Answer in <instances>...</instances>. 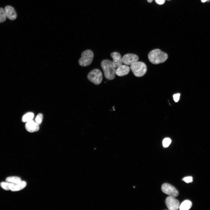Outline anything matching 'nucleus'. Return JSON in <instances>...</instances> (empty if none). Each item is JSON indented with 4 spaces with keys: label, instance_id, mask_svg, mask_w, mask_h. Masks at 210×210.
Returning a JSON list of instances; mask_svg holds the SVG:
<instances>
[{
    "label": "nucleus",
    "instance_id": "412c9836",
    "mask_svg": "<svg viewBox=\"0 0 210 210\" xmlns=\"http://www.w3.org/2000/svg\"><path fill=\"white\" fill-rule=\"evenodd\" d=\"M182 180L188 183L192 182L193 181V179L192 177H187L183 178Z\"/></svg>",
    "mask_w": 210,
    "mask_h": 210
},
{
    "label": "nucleus",
    "instance_id": "f03ea898",
    "mask_svg": "<svg viewBox=\"0 0 210 210\" xmlns=\"http://www.w3.org/2000/svg\"><path fill=\"white\" fill-rule=\"evenodd\" d=\"M101 66L105 78L110 80H114L115 77L116 68L114 66L112 61L108 60H104L101 62Z\"/></svg>",
    "mask_w": 210,
    "mask_h": 210
},
{
    "label": "nucleus",
    "instance_id": "5701e85b",
    "mask_svg": "<svg viewBox=\"0 0 210 210\" xmlns=\"http://www.w3.org/2000/svg\"><path fill=\"white\" fill-rule=\"evenodd\" d=\"M156 3L159 5H162L164 4L165 2V0H155Z\"/></svg>",
    "mask_w": 210,
    "mask_h": 210
},
{
    "label": "nucleus",
    "instance_id": "6e6552de",
    "mask_svg": "<svg viewBox=\"0 0 210 210\" xmlns=\"http://www.w3.org/2000/svg\"><path fill=\"white\" fill-rule=\"evenodd\" d=\"M123 63L126 65H131L138 61L139 57L136 55L128 54L125 55L122 58Z\"/></svg>",
    "mask_w": 210,
    "mask_h": 210
},
{
    "label": "nucleus",
    "instance_id": "1a4fd4ad",
    "mask_svg": "<svg viewBox=\"0 0 210 210\" xmlns=\"http://www.w3.org/2000/svg\"><path fill=\"white\" fill-rule=\"evenodd\" d=\"M110 56L113 59V65L116 68H118L122 65V58L119 53L114 52L112 53Z\"/></svg>",
    "mask_w": 210,
    "mask_h": 210
},
{
    "label": "nucleus",
    "instance_id": "39448f33",
    "mask_svg": "<svg viewBox=\"0 0 210 210\" xmlns=\"http://www.w3.org/2000/svg\"><path fill=\"white\" fill-rule=\"evenodd\" d=\"M87 78L91 82L95 85H98L100 84L102 81V73L100 70L95 69L89 73Z\"/></svg>",
    "mask_w": 210,
    "mask_h": 210
},
{
    "label": "nucleus",
    "instance_id": "f257e3e1",
    "mask_svg": "<svg viewBox=\"0 0 210 210\" xmlns=\"http://www.w3.org/2000/svg\"><path fill=\"white\" fill-rule=\"evenodd\" d=\"M148 58L151 63L157 65L165 61L168 59V55L160 50L157 49L153 50L149 52Z\"/></svg>",
    "mask_w": 210,
    "mask_h": 210
},
{
    "label": "nucleus",
    "instance_id": "4468645a",
    "mask_svg": "<svg viewBox=\"0 0 210 210\" xmlns=\"http://www.w3.org/2000/svg\"><path fill=\"white\" fill-rule=\"evenodd\" d=\"M192 206L191 202L188 200L183 201L180 205L179 209L180 210H188Z\"/></svg>",
    "mask_w": 210,
    "mask_h": 210
},
{
    "label": "nucleus",
    "instance_id": "dca6fc26",
    "mask_svg": "<svg viewBox=\"0 0 210 210\" xmlns=\"http://www.w3.org/2000/svg\"><path fill=\"white\" fill-rule=\"evenodd\" d=\"M34 117V114L32 112H29L23 117L22 121L23 122H27L32 120Z\"/></svg>",
    "mask_w": 210,
    "mask_h": 210
},
{
    "label": "nucleus",
    "instance_id": "f8f14e48",
    "mask_svg": "<svg viewBox=\"0 0 210 210\" xmlns=\"http://www.w3.org/2000/svg\"><path fill=\"white\" fill-rule=\"evenodd\" d=\"M130 69L129 67L126 65H121L116 70L115 74L119 76H123L129 73Z\"/></svg>",
    "mask_w": 210,
    "mask_h": 210
},
{
    "label": "nucleus",
    "instance_id": "9b49d317",
    "mask_svg": "<svg viewBox=\"0 0 210 210\" xmlns=\"http://www.w3.org/2000/svg\"><path fill=\"white\" fill-rule=\"evenodd\" d=\"M26 128L27 130L30 133L37 132L40 129L39 125L33 120L27 122Z\"/></svg>",
    "mask_w": 210,
    "mask_h": 210
},
{
    "label": "nucleus",
    "instance_id": "9d476101",
    "mask_svg": "<svg viewBox=\"0 0 210 210\" xmlns=\"http://www.w3.org/2000/svg\"><path fill=\"white\" fill-rule=\"evenodd\" d=\"M7 17L11 21L15 20L17 15L14 8L11 6H8L5 8Z\"/></svg>",
    "mask_w": 210,
    "mask_h": 210
},
{
    "label": "nucleus",
    "instance_id": "7ed1b4c3",
    "mask_svg": "<svg viewBox=\"0 0 210 210\" xmlns=\"http://www.w3.org/2000/svg\"><path fill=\"white\" fill-rule=\"evenodd\" d=\"M130 68L135 76L137 77L144 76L147 70L146 64L141 62L137 61L131 65Z\"/></svg>",
    "mask_w": 210,
    "mask_h": 210
},
{
    "label": "nucleus",
    "instance_id": "393cba45",
    "mask_svg": "<svg viewBox=\"0 0 210 210\" xmlns=\"http://www.w3.org/2000/svg\"><path fill=\"white\" fill-rule=\"evenodd\" d=\"M207 1V0H201V1L203 3H204Z\"/></svg>",
    "mask_w": 210,
    "mask_h": 210
},
{
    "label": "nucleus",
    "instance_id": "aec40b11",
    "mask_svg": "<svg viewBox=\"0 0 210 210\" xmlns=\"http://www.w3.org/2000/svg\"><path fill=\"white\" fill-rule=\"evenodd\" d=\"M43 119V114H39L37 116L36 119V122L39 125L42 123Z\"/></svg>",
    "mask_w": 210,
    "mask_h": 210
},
{
    "label": "nucleus",
    "instance_id": "0eeeda50",
    "mask_svg": "<svg viewBox=\"0 0 210 210\" xmlns=\"http://www.w3.org/2000/svg\"><path fill=\"white\" fill-rule=\"evenodd\" d=\"M165 203L168 209L170 210H177L179 207V201L175 197L169 196L166 199Z\"/></svg>",
    "mask_w": 210,
    "mask_h": 210
},
{
    "label": "nucleus",
    "instance_id": "2eb2a0df",
    "mask_svg": "<svg viewBox=\"0 0 210 210\" xmlns=\"http://www.w3.org/2000/svg\"><path fill=\"white\" fill-rule=\"evenodd\" d=\"M6 181L7 182L15 183H20L22 181L20 178L16 176L8 177L6 178Z\"/></svg>",
    "mask_w": 210,
    "mask_h": 210
},
{
    "label": "nucleus",
    "instance_id": "b1692460",
    "mask_svg": "<svg viewBox=\"0 0 210 210\" xmlns=\"http://www.w3.org/2000/svg\"><path fill=\"white\" fill-rule=\"evenodd\" d=\"M153 1V0H147V1L149 3H152Z\"/></svg>",
    "mask_w": 210,
    "mask_h": 210
},
{
    "label": "nucleus",
    "instance_id": "423d86ee",
    "mask_svg": "<svg viewBox=\"0 0 210 210\" xmlns=\"http://www.w3.org/2000/svg\"><path fill=\"white\" fill-rule=\"evenodd\" d=\"M161 190L164 193L170 196L176 197L179 195V192L176 188L171 184L165 183L161 187Z\"/></svg>",
    "mask_w": 210,
    "mask_h": 210
},
{
    "label": "nucleus",
    "instance_id": "4be33fe9",
    "mask_svg": "<svg viewBox=\"0 0 210 210\" xmlns=\"http://www.w3.org/2000/svg\"><path fill=\"white\" fill-rule=\"evenodd\" d=\"M180 95L179 93L175 94L173 95L174 100L176 102H178L179 100Z\"/></svg>",
    "mask_w": 210,
    "mask_h": 210
},
{
    "label": "nucleus",
    "instance_id": "a878e982",
    "mask_svg": "<svg viewBox=\"0 0 210 210\" xmlns=\"http://www.w3.org/2000/svg\"><path fill=\"white\" fill-rule=\"evenodd\" d=\"M167 1H170V0H167Z\"/></svg>",
    "mask_w": 210,
    "mask_h": 210
},
{
    "label": "nucleus",
    "instance_id": "f3484780",
    "mask_svg": "<svg viewBox=\"0 0 210 210\" xmlns=\"http://www.w3.org/2000/svg\"><path fill=\"white\" fill-rule=\"evenodd\" d=\"M7 18L5 9L0 8V23L4 22Z\"/></svg>",
    "mask_w": 210,
    "mask_h": 210
},
{
    "label": "nucleus",
    "instance_id": "20e7f679",
    "mask_svg": "<svg viewBox=\"0 0 210 210\" xmlns=\"http://www.w3.org/2000/svg\"><path fill=\"white\" fill-rule=\"evenodd\" d=\"M94 58L93 52L87 50L83 52L81 54V58L79 61V65L82 67L88 66L92 63Z\"/></svg>",
    "mask_w": 210,
    "mask_h": 210
},
{
    "label": "nucleus",
    "instance_id": "ddd939ff",
    "mask_svg": "<svg viewBox=\"0 0 210 210\" xmlns=\"http://www.w3.org/2000/svg\"><path fill=\"white\" fill-rule=\"evenodd\" d=\"M27 185V182L24 181H22L17 183H12L10 190L12 191H20L24 188Z\"/></svg>",
    "mask_w": 210,
    "mask_h": 210
},
{
    "label": "nucleus",
    "instance_id": "6ab92c4d",
    "mask_svg": "<svg viewBox=\"0 0 210 210\" xmlns=\"http://www.w3.org/2000/svg\"><path fill=\"white\" fill-rule=\"evenodd\" d=\"M171 142V139L168 138H165L163 142V146L164 147H167L170 144Z\"/></svg>",
    "mask_w": 210,
    "mask_h": 210
},
{
    "label": "nucleus",
    "instance_id": "a211bd4d",
    "mask_svg": "<svg viewBox=\"0 0 210 210\" xmlns=\"http://www.w3.org/2000/svg\"><path fill=\"white\" fill-rule=\"evenodd\" d=\"M12 183L8 182H2L1 183V186L4 190H10Z\"/></svg>",
    "mask_w": 210,
    "mask_h": 210
}]
</instances>
